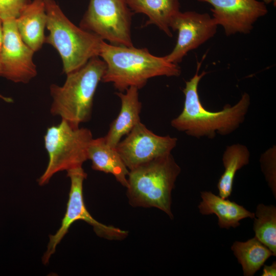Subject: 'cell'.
<instances>
[{"label": "cell", "mask_w": 276, "mask_h": 276, "mask_svg": "<svg viewBox=\"0 0 276 276\" xmlns=\"http://www.w3.org/2000/svg\"><path fill=\"white\" fill-rule=\"evenodd\" d=\"M201 62H198L194 76L186 82L183 90L185 96L181 113L171 122V126L187 134L199 138H214L216 134L226 135L236 130L244 121L250 105V97L244 93L234 106L225 105L220 111L212 112L202 106L198 93V85L206 74L198 75Z\"/></svg>", "instance_id": "cell-1"}, {"label": "cell", "mask_w": 276, "mask_h": 276, "mask_svg": "<svg viewBox=\"0 0 276 276\" xmlns=\"http://www.w3.org/2000/svg\"><path fill=\"white\" fill-rule=\"evenodd\" d=\"M99 57L106 65L101 81L112 83L120 92L130 87L139 89L153 77H177L181 73L177 64L151 54L146 48L115 45L104 41Z\"/></svg>", "instance_id": "cell-2"}, {"label": "cell", "mask_w": 276, "mask_h": 276, "mask_svg": "<svg viewBox=\"0 0 276 276\" xmlns=\"http://www.w3.org/2000/svg\"><path fill=\"white\" fill-rule=\"evenodd\" d=\"M99 57L91 58L79 69L66 74L62 86H50L53 99L51 113L74 127H79L91 117L94 95L106 67Z\"/></svg>", "instance_id": "cell-3"}, {"label": "cell", "mask_w": 276, "mask_h": 276, "mask_svg": "<svg viewBox=\"0 0 276 276\" xmlns=\"http://www.w3.org/2000/svg\"><path fill=\"white\" fill-rule=\"evenodd\" d=\"M180 171L171 153L130 170L126 188L129 204L157 208L173 219L171 194Z\"/></svg>", "instance_id": "cell-4"}, {"label": "cell", "mask_w": 276, "mask_h": 276, "mask_svg": "<svg viewBox=\"0 0 276 276\" xmlns=\"http://www.w3.org/2000/svg\"><path fill=\"white\" fill-rule=\"evenodd\" d=\"M44 3L46 28L49 31L45 43L59 54L64 73L76 71L91 58L99 56L103 39L73 24L54 0H44Z\"/></svg>", "instance_id": "cell-5"}, {"label": "cell", "mask_w": 276, "mask_h": 276, "mask_svg": "<svg viewBox=\"0 0 276 276\" xmlns=\"http://www.w3.org/2000/svg\"><path fill=\"white\" fill-rule=\"evenodd\" d=\"M93 138L89 129L74 127L64 120L49 127L44 136L49 162L37 180L39 185L47 184L58 172L82 167L88 159V147Z\"/></svg>", "instance_id": "cell-6"}, {"label": "cell", "mask_w": 276, "mask_h": 276, "mask_svg": "<svg viewBox=\"0 0 276 276\" xmlns=\"http://www.w3.org/2000/svg\"><path fill=\"white\" fill-rule=\"evenodd\" d=\"M131 10L125 0H90L80 27L111 44L133 46Z\"/></svg>", "instance_id": "cell-7"}, {"label": "cell", "mask_w": 276, "mask_h": 276, "mask_svg": "<svg viewBox=\"0 0 276 276\" xmlns=\"http://www.w3.org/2000/svg\"><path fill=\"white\" fill-rule=\"evenodd\" d=\"M67 176L71 181L70 190L66 212L60 227L56 233L50 235L47 249L42 257V262L47 264L56 250L58 244L67 234L73 223L83 220L93 226L95 233L100 237L110 240H121L127 237L128 232L112 225L102 224L96 219L87 211L84 201L83 184L87 174L82 167L70 169Z\"/></svg>", "instance_id": "cell-8"}, {"label": "cell", "mask_w": 276, "mask_h": 276, "mask_svg": "<svg viewBox=\"0 0 276 276\" xmlns=\"http://www.w3.org/2000/svg\"><path fill=\"white\" fill-rule=\"evenodd\" d=\"M0 77L15 83H27L37 75L33 61L34 52L22 40L15 19L3 21Z\"/></svg>", "instance_id": "cell-9"}, {"label": "cell", "mask_w": 276, "mask_h": 276, "mask_svg": "<svg viewBox=\"0 0 276 276\" xmlns=\"http://www.w3.org/2000/svg\"><path fill=\"white\" fill-rule=\"evenodd\" d=\"M177 139L154 133L141 122L120 141L116 148L130 170L158 157L170 153Z\"/></svg>", "instance_id": "cell-10"}, {"label": "cell", "mask_w": 276, "mask_h": 276, "mask_svg": "<svg viewBox=\"0 0 276 276\" xmlns=\"http://www.w3.org/2000/svg\"><path fill=\"white\" fill-rule=\"evenodd\" d=\"M218 25L208 13L195 11H179L171 25L178 31L176 45L172 51L164 56L170 62L177 64L188 52L195 49L214 36Z\"/></svg>", "instance_id": "cell-11"}, {"label": "cell", "mask_w": 276, "mask_h": 276, "mask_svg": "<svg viewBox=\"0 0 276 276\" xmlns=\"http://www.w3.org/2000/svg\"><path fill=\"white\" fill-rule=\"evenodd\" d=\"M210 4L212 18L223 27L227 36L247 34L253 24L268 12L265 2L257 0H197Z\"/></svg>", "instance_id": "cell-12"}, {"label": "cell", "mask_w": 276, "mask_h": 276, "mask_svg": "<svg viewBox=\"0 0 276 276\" xmlns=\"http://www.w3.org/2000/svg\"><path fill=\"white\" fill-rule=\"evenodd\" d=\"M123 92L116 93L121 100V109L116 119L104 137L106 143L116 148L122 137L127 135L140 121L142 103L139 100V89L130 87Z\"/></svg>", "instance_id": "cell-13"}, {"label": "cell", "mask_w": 276, "mask_h": 276, "mask_svg": "<svg viewBox=\"0 0 276 276\" xmlns=\"http://www.w3.org/2000/svg\"><path fill=\"white\" fill-rule=\"evenodd\" d=\"M19 34L23 41L34 52L45 43L47 14L44 0L31 1L15 19Z\"/></svg>", "instance_id": "cell-14"}, {"label": "cell", "mask_w": 276, "mask_h": 276, "mask_svg": "<svg viewBox=\"0 0 276 276\" xmlns=\"http://www.w3.org/2000/svg\"><path fill=\"white\" fill-rule=\"evenodd\" d=\"M202 201L198 205L200 213L208 215L215 214L218 218V224L221 228H236L240 221L245 218H254L255 213L227 198H223L210 191L200 193Z\"/></svg>", "instance_id": "cell-15"}, {"label": "cell", "mask_w": 276, "mask_h": 276, "mask_svg": "<svg viewBox=\"0 0 276 276\" xmlns=\"http://www.w3.org/2000/svg\"><path fill=\"white\" fill-rule=\"evenodd\" d=\"M87 158L91 162L93 169L112 174L121 185L127 187L129 170L116 148L109 146L104 137L93 138L88 147Z\"/></svg>", "instance_id": "cell-16"}, {"label": "cell", "mask_w": 276, "mask_h": 276, "mask_svg": "<svg viewBox=\"0 0 276 276\" xmlns=\"http://www.w3.org/2000/svg\"><path fill=\"white\" fill-rule=\"evenodd\" d=\"M135 13L146 15L145 25L154 24L168 36H172L170 27L172 20L180 11L179 0H125Z\"/></svg>", "instance_id": "cell-17"}, {"label": "cell", "mask_w": 276, "mask_h": 276, "mask_svg": "<svg viewBox=\"0 0 276 276\" xmlns=\"http://www.w3.org/2000/svg\"><path fill=\"white\" fill-rule=\"evenodd\" d=\"M231 250L241 264L244 276H252L273 253L256 237L245 242L235 241Z\"/></svg>", "instance_id": "cell-18"}, {"label": "cell", "mask_w": 276, "mask_h": 276, "mask_svg": "<svg viewBox=\"0 0 276 276\" xmlns=\"http://www.w3.org/2000/svg\"><path fill=\"white\" fill-rule=\"evenodd\" d=\"M249 151L245 145L235 144L226 148L222 157L224 171L217 183L220 197L228 198L231 196L236 173L249 164Z\"/></svg>", "instance_id": "cell-19"}, {"label": "cell", "mask_w": 276, "mask_h": 276, "mask_svg": "<svg viewBox=\"0 0 276 276\" xmlns=\"http://www.w3.org/2000/svg\"><path fill=\"white\" fill-rule=\"evenodd\" d=\"M253 231L256 237L276 256V207L259 204L255 213Z\"/></svg>", "instance_id": "cell-20"}, {"label": "cell", "mask_w": 276, "mask_h": 276, "mask_svg": "<svg viewBox=\"0 0 276 276\" xmlns=\"http://www.w3.org/2000/svg\"><path fill=\"white\" fill-rule=\"evenodd\" d=\"M261 169L274 198L276 197L275 147L268 149L261 157Z\"/></svg>", "instance_id": "cell-21"}, {"label": "cell", "mask_w": 276, "mask_h": 276, "mask_svg": "<svg viewBox=\"0 0 276 276\" xmlns=\"http://www.w3.org/2000/svg\"><path fill=\"white\" fill-rule=\"evenodd\" d=\"M30 0H0V19L3 21L16 19Z\"/></svg>", "instance_id": "cell-22"}, {"label": "cell", "mask_w": 276, "mask_h": 276, "mask_svg": "<svg viewBox=\"0 0 276 276\" xmlns=\"http://www.w3.org/2000/svg\"><path fill=\"white\" fill-rule=\"evenodd\" d=\"M262 276H275L276 262L274 261L270 265H265L263 268Z\"/></svg>", "instance_id": "cell-23"}, {"label": "cell", "mask_w": 276, "mask_h": 276, "mask_svg": "<svg viewBox=\"0 0 276 276\" xmlns=\"http://www.w3.org/2000/svg\"><path fill=\"white\" fill-rule=\"evenodd\" d=\"M3 43V30L0 31V54Z\"/></svg>", "instance_id": "cell-24"}, {"label": "cell", "mask_w": 276, "mask_h": 276, "mask_svg": "<svg viewBox=\"0 0 276 276\" xmlns=\"http://www.w3.org/2000/svg\"><path fill=\"white\" fill-rule=\"evenodd\" d=\"M3 28V22L2 20L0 19V31L2 30Z\"/></svg>", "instance_id": "cell-25"}]
</instances>
